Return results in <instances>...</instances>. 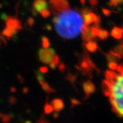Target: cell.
<instances>
[{"instance_id":"603a6c76","label":"cell","mask_w":123,"mask_h":123,"mask_svg":"<svg viewBox=\"0 0 123 123\" xmlns=\"http://www.w3.org/2000/svg\"><path fill=\"white\" fill-rule=\"evenodd\" d=\"M58 66H59L60 70H61V71H64L65 69H66V66H65V65L64 64H60Z\"/></svg>"},{"instance_id":"7a4b0ae2","label":"cell","mask_w":123,"mask_h":123,"mask_svg":"<svg viewBox=\"0 0 123 123\" xmlns=\"http://www.w3.org/2000/svg\"><path fill=\"white\" fill-rule=\"evenodd\" d=\"M53 24L57 34L64 39H73L81 33L84 21L78 11L70 7L53 13Z\"/></svg>"},{"instance_id":"44dd1931","label":"cell","mask_w":123,"mask_h":123,"mask_svg":"<svg viewBox=\"0 0 123 123\" xmlns=\"http://www.w3.org/2000/svg\"><path fill=\"white\" fill-rule=\"evenodd\" d=\"M89 2L93 6H96L98 4V0H89Z\"/></svg>"},{"instance_id":"5b68a950","label":"cell","mask_w":123,"mask_h":123,"mask_svg":"<svg viewBox=\"0 0 123 123\" xmlns=\"http://www.w3.org/2000/svg\"><path fill=\"white\" fill-rule=\"evenodd\" d=\"M33 8L38 12H41L48 8V4L46 0H35L33 4Z\"/></svg>"},{"instance_id":"30bf717a","label":"cell","mask_w":123,"mask_h":123,"mask_svg":"<svg viewBox=\"0 0 123 123\" xmlns=\"http://www.w3.org/2000/svg\"><path fill=\"white\" fill-rule=\"evenodd\" d=\"M83 87H84V90L85 93L89 95L90 94H91L94 91V85L92 84L91 81H86L84 84H83Z\"/></svg>"},{"instance_id":"ac0fdd59","label":"cell","mask_w":123,"mask_h":123,"mask_svg":"<svg viewBox=\"0 0 123 123\" xmlns=\"http://www.w3.org/2000/svg\"><path fill=\"white\" fill-rule=\"evenodd\" d=\"M42 45H43V48H49L50 43H49V40H48V38H47L46 37L42 38Z\"/></svg>"},{"instance_id":"6da1fadb","label":"cell","mask_w":123,"mask_h":123,"mask_svg":"<svg viewBox=\"0 0 123 123\" xmlns=\"http://www.w3.org/2000/svg\"><path fill=\"white\" fill-rule=\"evenodd\" d=\"M102 84L104 94L108 97L112 110L123 118V62L114 70H107Z\"/></svg>"},{"instance_id":"9a60e30c","label":"cell","mask_w":123,"mask_h":123,"mask_svg":"<svg viewBox=\"0 0 123 123\" xmlns=\"http://www.w3.org/2000/svg\"><path fill=\"white\" fill-rule=\"evenodd\" d=\"M115 53H118L120 55H123V40H121L118 45L115 47L114 48V51Z\"/></svg>"},{"instance_id":"52a82bcc","label":"cell","mask_w":123,"mask_h":123,"mask_svg":"<svg viewBox=\"0 0 123 123\" xmlns=\"http://www.w3.org/2000/svg\"><path fill=\"white\" fill-rule=\"evenodd\" d=\"M51 105L53 107V110H55L57 112H60V111H62L64 109V102L60 98H55V99H53L52 102H51Z\"/></svg>"},{"instance_id":"d6986e66","label":"cell","mask_w":123,"mask_h":123,"mask_svg":"<svg viewBox=\"0 0 123 123\" xmlns=\"http://www.w3.org/2000/svg\"><path fill=\"white\" fill-rule=\"evenodd\" d=\"M40 14H41V16H42L43 17L47 18L48 17H49V15H50V11L48 9H47V10H44L43 11H42L41 12H40Z\"/></svg>"},{"instance_id":"4fadbf2b","label":"cell","mask_w":123,"mask_h":123,"mask_svg":"<svg viewBox=\"0 0 123 123\" xmlns=\"http://www.w3.org/2000/svg\"><path fill=\"white\" fill-rule=\"evenodd\" d=\"M60 58L59 57L57 56V55H55L54 57H53V60H52V61L49 64V66L51 67V68H52V69H55V67L57 66H58L60 63Z\"/></svg>"},{"instance_id":"5bb4252c","label":"cell","mask_w":123,"mask_h":123,"mask_svg":"<svg viewBox=\"0 0 123 123\" xmlns=\"http://www.w3.org/2000/svg\"><path fill=\"white\" fill-rule=\"evenodd\" d=\"M108 36H109V32L105 30H101V29H99L97 37H98L101 40H105L106 38H107Z\"/></svg>"},{"instance_id":"484cf974","label":"cell","mask_w":123,"mask_h":123,"mask_svg":"<svg viewBox=\"0 0 123 123\" xmlns=\"http://www.w3.org/2000/svg\"><path fill=\"white\" fill-rule=\"evenodd\" d=\"M0 46H1V42H0Z\"/></svg>"},{"instance_id":"ffe728a7","label":"cell","mask_w":123,"mask_h":123,"mask_svg":"<svg viewBox=\"0 0 123 123\" xmlns=\"http://www.w3.org/2000/svg\"><path fill=\"white\" fill-rule=\"evenodd\" d=\"M102 11H103V13L104 14V15H105L106 17H109L111 13L112 12V11L105 8H102Z\"/></svg>"},{"instance_id":"2e32d148","label":"cell","mask_w":123,"mask_h":123,"mask_svg":"<svg viewBox=\"0 0 123 123\" xmlns=\"http://www.w3.org/2000/svg\"><path fill=\"white\" fill-rule=\"evenodd\" d=\"M123 0H110L108 4L111 7H117L119 4H123Z\"/></svg>"},{"instance_id":"7402d4cb","label":"cell","mask_w":123,"mask_h":123,"mask_svg":"<svg viewBox=\"0 0 123 123\" xmlns=\"http://www.w3.org/2000/svg\"><path fill=\"white\" fill-rule=\"evenodd\" d=\"M47 70H48V68H47V67H45V66H44V67H41L40 68V72L41 73H46L47 72Z\"/></svg>"},{"instance_id":"9c48e42d","label":"cell","mask_w":123,"mask_h":123,"mask_svg":"<svg viewBox=\"0 0 123 123\" xmlns=\"http://www.w3.org/2000/svg\"><path fill=\"white\" fill-rule=\"evenodd\" d=\"M121 55H118V53H115L114 51H111L110 53L107 55V60L111 62H117L120 61L121 60Z\"/></svg>"},{"instance_id":"8992f818","label":"cell","mask_w":123,"mask_h":123,"mask_svg":"<svg viewBox=\"0 0 123 123\" xmlns=\"http://www.w3.org/2000/svg\"><path fill=\"white\" fill-rule=\"evenodd\" d=\"M84 24L86 25H90L92 23H94L97 18V16L94 13L92 12V11H90L85 14L82 15Z\"/></svg>"},{"instance_id":"ba28073f","label":"cell","mask_w":123,"mask_h":123,"mask_svg":"<svg viewBox=\"0 0 123 123\" xmlns=\"http://www.w3.org/2000/svg\"><path fill=\"white\" fill-rule=\"evenodd\" d=\"M111 36L114 38L118 40L123 39V28L114 27L111 31Z\"/></svg>"},{"instance_id":"3957f363","label":"cell","mask_w":123,"mask_h":123,"mask_svg":"<svg viewBox=\"0 0 123 123\" xmlns=\"http://www.w3.org/2000/svg\"><path fill=\"white\" fill-rule=\"evenodd\" d=\"M21 28L22 26L21 25V23L16 18L8 17H6V28L3 30L1 34L8 38H11L14 36L16 35L18 31L21 30Z\"/></svg>"},{"instance_id":"277c9868","label":"cell","mask_w":123,"mask_h":123,"mask_svg":"<svg viewBox=\"0 0 123 123\" xmlns=\"http://www.w3.org/2000/svg\"><path fill=\"white\" fill-rule=\"evenodd\" d=\"M55 55V51L51 48L41 49L38 51L39 60L46 64H49L51 62Z\"/></svg>"},{"instance_id":"8fae6325","label":"cell","mask_w":123,"mask_h":123,"mask_svg":"<svg viewBox=\"0 0 123 123\" xmlns=\"http://www.w3.org/2000/svg\"><path fill=\"white\" fill-rule=\"evenodd\" d=\"M86 49L89 51L93 53V52H95L98 49V46H97V43L95 42L90 40V41L87 42V43H86Z\"/></svg>"},{"instance_id":"cb8c5ba5","label":"cell","mask_w":123,"mask_h":123,"mask_svg":"<svg viewBox=\"0 0 123 123\" xmlns=\"http://www.w3.org/2000/svg\"><path fill=\"white\" fill-rule=\"evenodd\" d=\"M38 123H49L48 122H47V120H42V119H41V120H40L39 121H38Z\"/></svg>"},{"instance_id":"d4e9b609","label":"cell","mask_w":123,"mask_h":123,"mask_svg":"<svg viewBox=\"0 0 123 123\" xmlns=\"http://www.w3.org/2000/svg\"><path fill=\"white\" fill-rule=\"evenodd\" d=\"M81 4L83 5L85 4V3H86V0H81Z\"/></svg>"},{"instance_id":"7c38bea8","label":"cell","mask_w":123,"mask_h":123,"mask_svg":"<svg viewBox=\"0 0 123 123\" xmlns=\"http://www.w3.org/2000/svg\"><path fill=\"white\" fill-rule=\"evenodd\" d=\"M40 84V86H41V87L43 88V90L45 91L46 92H47V93H52L55 90H53V88H51L50 86H49V85L46 81H40L39 82Z\"/></svg>"},{"instance_id":"e0dca14e","label":"cell","mask_w":123,"mask_h":123,"mask_svg":"<svg viewBox=\"0 0 123 123\" xmlns=\"http://www.w3.org/2000/svg\"><path fill=\"white\" fill-rule=\"evenodd\" d=\"M44 113H45L46 114H51V112L53 111V107H52V105H51V104L47 103V104L45 105V106H44Z\"/></svg>"}]
</instances>
